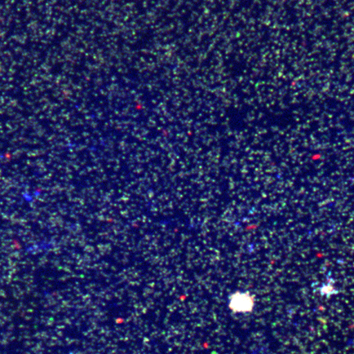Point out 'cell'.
Segmentation results:
<instances>
[{
	"instance_id": "1",
	"label": "cell",
	"mask_w": 354,
	"mask_h": 354,
	"mask_svg": "<svg viewBox=\"0 0 354 354\" xmlns=\"http://www.w3.org/2000/svg\"><path fill=\"white\" fill-rule=\"evenodd\" d=\"M254 298L249 292H236L230 298L229 308L236 313L252 312L254 307Z\"/></svg>"
}]
</instances>
